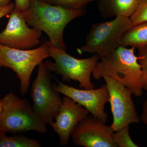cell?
I'll list each match as a JSON object with an SVG mask.
<instances>
[{
	"instance_id": "cell-1",
	"label": "cell",
	"mask_w": 147,
	"mask_h": 147,
	"mask_svg": "<svg viewBox=\"0 0 147 147\" xmlns=\"http://www.w3.org/2000/svg\"><path fill=\"white\" fill-rule=\"evenodd\" d=\"M29 26L43 31L52 47L66 50L64 42L65 28L71 21L85 14L84 9H71L52 5L39 0H31L28 8L22 11Z\"/></svg>"
},
{
	"instance_id": "cell-2",
	"label": "cell",
	"mask_w": 147,
	"mask_h": 147,
	"mask_svg": "<svg viewBox=\"0 0 147 147\" xmlns=\"http://www.w3.org/2000/svg\"><path fill=\"white\" fill-rule=\"evenodd\" d=\"M135 49L121 45L110 55L101 58L93 70V77L96 80L110 77L130 89L135 96H142V66L139 57L135 55Z\"/></svg>"
},
{
	"instance_id": "cell-3",
	"label": "cell",
	"mask_w": 147,
	"mask_h": 147,
	"mask_svg": "<svg viewBox=\"0 0 147 147\" xmlns=\"http://www.w3.org/2000/svg\"><path fill=\"white\" fill-rule=\"evenodd\" d=\"M2 113L0 116V130L12 134L28 131L45 134L47 125L35 113L32 105L26 98H20L13 93L1 99Z\"/></svg>"
},
{
	"instance_id": "cell-4",
	"label": "cell",
	"mask_w": 147,
	"mask_h": 147,
	"mask_svg": "<svg viewBox=\"0 0 147 147\" xmlns=\"http://www.w3.org/2000/svg\"><path fill=\"white\" fill-rule=\"evenodd\" d=\"M44 41L49 46L50 57L55 61L53 62L47 60L44 62L49 71L60 75L63 82H78L81 88L94 89L91 82V76L100 59L97 54L87 59H76L69 55L65 50L55 48Z\"/></svg>"
},
{
	"instance_id": "cell-5",
	"label": "cell",
	"mask_w": 147,
	"mask_h": 147,
	"mask_svg": "<svg viewBox=\"0 0 147 147\" xmlns=\"http://www.w3.org/2000/svg\"><path fill=\"white\" fill-rule=\"evenodd\" d=\"M131 27L129 18L122 16L93 24L87 35L86 44L78 51L80 53H95L100 59L105 57L121 46L123 36Z\"/></svg>"
},
{
	"instance_id": "cell-6",
	"label": "cell",
	"mask_w": 147,
	"mask_h": 147,
	"mask_svg": "<svg viewBox=\"0 0 147 147\" xmlns=\"http://www.w3.org/2000/svg\"><path fill=\"white\" fill-rule=\"evenodd\" d=\"M50 57L49 46L45 42L35 49L26 50L10 48L0 44V57L4 67L11 69L16 74L20 81L22 95L26 94L28 90L34 68Z\"/></svg>"
},
{
	"instance_id": "cell-7",
	"label": "cell",
	"mask_w": 147,
	"mask_h": 147,
	"mask_svg": "<svg viewBox=\"0 0 147 147\" xmlns=\"http://www.w3.org/2000/svg\"><path fill=\"white\" fill-rule=\"evenodd\" d=\"M60 93L54 89L52 76L44 63L38 65L37 75L32 84L30 96L35 113L45 124L54 122L62 100Z\"/></svg>"
},
{
	"instance_id": "cell-8",
	"label": "cell",
	"mask_w": 147,
	"mask_h": 147,
	"mask_svg": "<svg viewBox=\"0 0 147 147\" xmlns=\"http://www.w3.org/2000/svg\"><path fill=\"white\" fill-rule=\"evenodd\" d=\"M103 78L109 92L108 102L113 116L110 126L114 131H118L130 124L139 123L140 119L130 90L110 77L104 76Z\"/></svg>"
},
{
	"instance_id": "cell-9",
	"label": "cell",
	"mask_w": 147,
	"mask_h": 147,
	"mask_svg": "<svg viewBox=\"0 0 147 147\" xmlns=\"http://www.w3.org/2000/svg\"><path fill=\"white\" fill-rule=\"evenodd\" d=\"M5 28L0 33V44L19 50H30L39 45L42 31L29 28L22 11L14 8L9 13Z\"/></svg>"
},
{
	"instance_id": "cell-10",
	"label": "cell",
	"mask_w": 147,
	"mask_h": 147,
	"mask_svg": "<svg viewBox=\"0 0 147 147\" xmlns=\"http://www.w3.org/2000/svg\"><path fill=\"white\" fill-rule=\"evenodd\" d=\"M114 130L93 116H87L71 132L74 145L85 147H117L113 138Z\"/></svg>"
},
{
	"instance_id": "cell-11",
	"label": "cell",
	"mask_w": 147,
	"mask_h": 147,
	"mask_svg": "<svg viewBox=\"0 0 147 147\" xmlns=\"http://www.w3.org/2000/svg\"><path fill=\"white\" fill-rule=\"evenodd\" d=\"M53 88L60 94L70 98L84 107L92 116L106 123L108 116L105 105L109 99V92L106 84L96 89H79L58 81Z\"/></svg>"
},
{
	"instance_id": "cell-12",
	"label": "cell",
	"mask_w": 147,
	"mask_h": 147,
	"mask_svg": "<svg viewBox=\"0 0 147 147\" xmlns=\"http://www.w3.org/2000/svg\"><path fill=\"white\" fill-rule=\"evenodd\" d=\"M62 99L55 121L50 125L59 136L61 145L65 146L68 144L71 132L76 125L88 115L90 113L68 96H65Z\"/></svg>"
},
{
	"instance_id": "cell-13",
	"label": "cell",
	"mask_w": 147,
	"mask_h": 147,
	"mask_svg": "<svg viewBox=\"0 0 147 147\" xmlns=\"http://www.w3.org/2000/svg\"><path fill=\"white\" fill-rule=\"evenodd\" d=\"M142 0H99L98 9L105 17L122 16L130 18Z\"/></svg>"
},
{
	"instance_id": "cell-14",
	"label": "cell",
	"mask_w": 147,
	"mask_h": 147,
	"mask_svg": "<svg viewBox=\"0 0 147 147\" xmlns=\"http://www.w3.org/2000/svg\"><path fill=\"white\" fill-rule=\"evenodd\" d=\"M147 45V22L131 27L123 36L121 46H131L138 50Z\"/></svg>"
},
{
	"instance_id": "cell-15",
	"label": "cell",
	"mask_w": 147,
	"mask_h": 147,
	"mask_svg": "<svg viewBox=\"0 0 147 147\" xmlns=\"http://www.w3.org/2000/svg\"><path fill=\"white\" fill-rule=\"evenodd\" d=\"M39 142L21 134L7 137L5 131L0 130V147H40Z\"/></svg>"
},
{
	"instance_id": "cell-16",
	"label": "cell",
	"mask_w": 147,
	"mask_h": 147,
	"mask_svg": "<svg viewBox=\"0 0 147 147\" xmlns=\"http://www.w3.org/2000/svg\"><path fill=\"white\" fill-rule=\"evenodd\" d=\"M113 138L117 147H139L132 141L130 137L129 125L124 127L118 131H114Z\"/></svg>"
},
{
	"instance_id": "cell-17",
	"label": "cell",
	"mask_w": 147,
	"mask_h": 147,
	"mask_svg": "<svg viewBox=\"0 0 147 147\" xmlns=\"http://www.w3.org/2000/svg\"><path fill=\"white\" fill-rule=\"evenodd\" d=\"M52 5L71 9H84L91 2L99 0H39Z\"/></svg>"
},
{
	"instance_id": "cell-18",
	"label": "cell",
	"mask_w": 147,
	"mask_h": 147,
	"mask_svg": "<svg viewBox=\"0 0 147 147\" xmlns=\"http://www.w3.org/2000/svg\"><path fill=\"white\" fill-rule=\"evenodd\" d=\"M129 19L132 27L143 22H147V0H142Z\"/></svg>"
},
{
	"instance_id": "cell-19",
	"label": "cell",
	"mask_w": 147,
	"mask_h": 147,
	"mask_svg": "<svg viewBox=\"0 0 147 147\" xmlns=\"http://www.w3.org/2000/svg\"><path fill=\"white\" fill-rule=\"evenodd\" d=\"M139 50L138 61L142 66L143 89L147 91V45L139 49Z\"/></svg>"
},
{
	"instance_id": "cell-20",
	"label": "cell",
	"mask_w": 147,
	"mask_h": 147,
	"mask_svg": "<svg viewBox=\"0 0 147 147\" xmlns=\"http://www.w3.org/2000/svg\"><path fill=\"white\" fill-rule=\"evenodd\" d=\"M31 0H15L14 8L20 11L26 10L30 5Z\"/></svg>"
},
{
	"instance_id": "cell-21",
	"label": "cell",
	"mask_w": 147,
	"mask_h": 147,
	"mask_svg": "<svg viewBox=\"0 0 147 147\" xmlns=\"http://www.w3.org/2000/svg\"><path fill=\"white\" fill-rule=\"evenodd\" d=\"M14 3H10L5 6L0 7V19L4 16L9 14L14 8Z\"/></svg>"
},
{
	"instance_id": "cell-22",
	"label": "cell",
	"mask_w": 147,
	"mask_h": 147,
	"mask_svg": "<svg viewBox=\"0 0 147 147\" xmlns=\"http://www.w3.org/2000/svg\"><path fill=\"white\" fill-rule=\"evenodd\" d=\"M140 119L143 123L147 125V98L143 104V110Z\"/></svg>"
},
{
	"instance_id": "cell-23",
	"label": "cell",
	"mask_w": 147,
	"mask_h": 147,
	"mask_svg": "<svg viewBox=\"0 0 147 147\" xmlns=\"http://www.w3.org/2000/svg\"><path fill=\"white\" fill-rule=\"evenodd\" d=\"M11 0H0V7L5 6L11 3Z\"/></svg>"
},
{
	"instance_id": "cell-24",
	"label": "cell",
	"mask_w": 147,
	"mask_h": 147,
	"mask_svg": "<svg viewBox=\"0 0 147 147\" xmlns=\"http://www.w3.org/2000/svg\"><path fill=\"white\" fill-rule=\"evenodd\" d=\"M3 111V107L2 105L1 101V99H0V116H1V114L2 113Z\"/></svg>"
},
{
	"instance_id": "cell-25",
	"label": "cell",
	"mask_w": 147,
	"mask_h": 147,
	"mask_svg": "<svg viewBox=\"0 0 147 147\" xmlns=\"http://www.w3.org/2000/svg\"><path fill=\"white\" fill-rule=\"evenodd\" d=\"M2 66L4 67L3 63L0 57V67Z\"/></svg>"
}]
</instances>
